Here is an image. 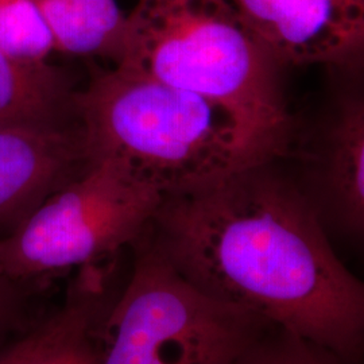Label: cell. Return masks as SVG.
<instances>
[{"label": "cell", "mask_w": 364, "mask_h": 364, "mask_svg": "<svg viewBox=\"0 0 364 364\" xmlns=\"http://www.w3.org/2000/svg\"><path fill=\"white\" fill-rule=\"evenodd\" d=\"M100 328V364H234L273 324L215 299L178 273L146 237Z\"/></svg>", "instance_id": "4"}, {"label": "cell", "mask_w": 364, "mask_h": 364, "mask_svg": "<svg viewBox=\"0 0 364 364\" xmlns=\"http://www.w3.org/2000/svg\"><path fill=\"white\" fill-rule=\"evenodd\" d=\"M120 64L219 105L260 162L290 150L281 66L228 0H138Z\"/></svg>", "instance_id": "2"}, {"label": "cell", "mask_w": 364, "mask_h": 364, "mask_svg": "<svg viewBox=\"0 0 364 364\" xmlns=\"http://www.w3.org/2000/svg\"><path fill=\"white\" fill-rule=\"evenodd\" d=\"M19 284L0 274V336H3L11 326L18 314L16 289Z\"/></svg>", "instance_id": "14"}, {"label": "cell", "mask_w": 364, "mask_h": 364, "mask_svg": "<svg viewBox=\"0 0 364 364\" xmlns=\"http://www.w3.org/2000/svg\"><path fill=\"white\" fill-rule=\"evenodd\" d=\"M284 66H351L364 49V0H228Z\"/></svg>", "instance_id": "6"}, {"label": "cell", "mask_w": 364, "mask_h": 364, "mask_svg": "<svg viewBox=\"0 0 364 364\" xmlns=\"http://www.w3.org/2000/svg\"><path fill=\"white\" fill-rule=\"evenodd\" d=\"M316 189L305 193L323 227L359 239L364 230V105L344 97L321 141Z\"/></svg>", "instance_id": "8"}, {"label": "cell", "mask_w": 364, "mask_h": 364, "mask_svg": "<svg viewBox=\"0 0 364 364\" xmlns=\"http://www.w3.org/2000/svg\"><path fill=\"white\" fill-rule=\"evenodd\" d=\"M88 162H123L165 197L254 164L219 105L119 64L75 96Z\"/></svg>", "instance_id": "3"}, {"label": "cell", "mask_w": 364, "mask_h": 364, "mask_svg": "<svg viewBox=\"0 0 364 364\" xmlns=\"http://www.w3.org/2000/svg\"><path fill=\"white\" fill-rule=\"evenodd\" d=\"M65 100V81L57 69L0 52V124L55 122Z\"/></svg>", "instance_id": "11"}, {"label": "cell", "mask_w": 364, "mask_h": 364, "mask_svg": "<svg viewBox=\"0 0 364 364\" xmlns=\"http://www.w3.org/2000/svg\"><path fill=\"white\" fill-rule=\"evenodd\" d=\"M105 263L78 270L65 304L0 353V364H100V328L112 301Z\"/></svg>", "instance_id": "9"}, {"label": "cell", "mask_w": 364, "mask_h": 364, "mask_svg": "<svg viewBox=\"0 0 364 364\" xmlns=\"http://www.w3.org/2000/svg\"><path fill=\"white\" fill-rule=\"evenodd\" d=\"M88 165L81 127L0 124V232L9 234Z\"/></svg>", "instance_id": "7"}, {"label": "cell", "mask_w": 364, "mask_h": 364, "mask_svg": "<svg viewBox=\"0 0 364 364\" xmlns=\"http://www.w3.org/2000/svg\"><path fill=\"white\" fill-rule=\"evenodd\" d=\"M164 200L123 162L92 159L0 236V274L22 285L105 263L142 237Z\"/></svg>", "instance_id": "5"}, {"label": "cell", "mask_w": 364, "mask_h": 364, "mask_svg": "<svg viewBox=\"0 0 364 364\" xmlns=\"http://www.w3.org/2000/svg\"><path fill=\"white\" fill-rule=\"evenodd\" d=\"M254 164L166 196L144 232L189 282L359 364L364 285L302 189Z\"/></svg>", "instance_id": "1"}, {"label": "cell", "mask_w": 364, "mask_h": 364, "mask_svg": "<svg viewBox=\"0 0 364 364\" xmlns=\"http://www.w3.org/2000/svg\"><path fill=\"white\" fill-rule=\"evenodd\" d=\"M55 52L102 57L117 65L126 54L129 14L117 0H36Z\"/></svg>", "instance_id": "10"}, {"label": "cell", "mask_w": 364, "mask_h": 364, "mask_svg": "<svg viewBox=\"0 0 364 364\" xmlns=\"http://www.w3.org/2000/svg\"><path fill=\"white\" fill-rule=\"evenodd\" d=\"M234 364H346L326 347L281 326L266 328Z\"/></svg>", "instance_id": "13"}, {"label": "cell", "mask_w": 364, "mask_h": 364, "mask_svg": "<svg viewBox=\"0 0 364 364\" xmlns=\"http://www.w3.org/2000/svg\"><path fill=\"white\" fill-rule=\"evenodd\" d=\"M0 52L37 64L46 63L55 52L36 0H0Z\"/></svg>", "instance_id": "12"}]
</instances>
